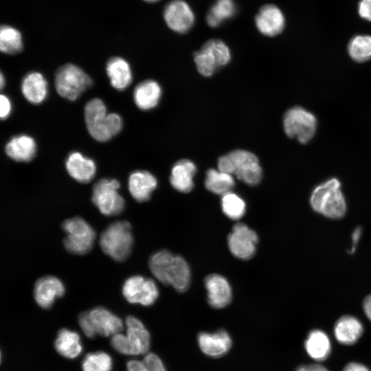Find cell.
I'll return each instance as SVG.
<instances>
[{
    "label": "cell",
    "mask_w": 371,
    "mask_h": 371,
    "mask_svg": "<svg viewBox=\"0 0 371 371\" xmlns=\"http://www.w3.org/2000/svg\"><path fill=\"white\" fill-rule=\"evenodd\" d=\"M361 227H357L354 232H352V249H350V253H353L355 249V247H356V245L358 243V241L360 238V236H361Z\"/></svg>",
    "instance_id": "f6af8a7d"
},
{
    "label": "cell",
    "mask_w": 371,
    "mask_h": 371,
    "mask_svg": "<svg viewBox=\"0 0 371 371\" xmlns=\"http://www.w3.org/2000/svg\"><path fill=\"white\" fill-rule=\"evenodd\" d=\"M133 242L131 224L125 221L110 224L102 233L100 239L103 252L119 262L129 256Z\"/></svg>",
    "instance_id": "5b68a950"
},
{
    "label": "cell",
    "mask_w": 371,
    "mask_h": 371,
    "mask_svg": "<svg viewBox=\"0 0 371 371\" xmlns=\"http://www.w3.org/2000/svg\"><path fill=\"white\" fill-rule=\"evenodd\" d=\"M111 85L119 91L126 89L132 82V72L128 63L121 57H113L106 67Z\"/></svg>",
    "instance_id": "484cf974"
},
{
    "label": "cell",
    "mask_w": 371,
    "mask_h": 371,
    "mask_svg": "<svg viewBox=\"0 0 371 371\" xmlns=\"http://www.w3.org/2000/svg\"><path fill=\"white\" fill-rule=\"evenodd\" d=\"M56 350L64 357L74 359L80 355L82 346L79 335L73 330L63 328L59 330L54 342Z\"/></svg>",
    "instance_id": "f1b7e54d"
},
{
    "label": "cell",
    "mask_w": 371,
    "mask_h": 371,
    "mask_svg": "<svg viewBox=\"0 0 371 371\" xmlns=\"http://www.w3.org/2000/svg\"><path fill=\"white\" fill-rule=\"evenodd\" d=\"M363 327L361 322L355 317L344 315L335 323L334 335L336 339L342 344H355L363 334Z\"/></svg>",
    "instance_id": "cb8c5ba5"
},
{
    "label": "cell",
    "mask_w": 371,
    "mask_h": 371,
    "mask_svg": "<svg viewBox=\"0 0 371 371\" xmlns=\"http://www.w3.org/2000/svg\"><path fill=\"white\" fill-rule=\"evenodd\" d=\"M343 371H370L369 369L364 365L357 363V362H350L348 363Z\"/></svg>",
    "instance_id": "7bdbcfd3"
},
{
    "label": "cell",
    "mask_w": 371,
    "mask_h": 371,
    "mask_svg": "<svg viewBox=\"0 0 371 371\" xmlns=\"http://www.w3.org/2000/svg\"><path fill=\"white\" fill-rule=\"evenodd\" d=\"M127 338L131 346L132 355H143L150 347V337L143 323L134 316L126 319Z\"/></svg>",
    "instance_id": "ffe728a7"
},
{
    "label": "cell",
    "mask_w": 371,
    "mask_h": 371,
    "mask_svg": "<svg viewBox=\"0 0 371 371\" xmlns=\"http://www.w3.org/2000/svg\"><path fill=\"white\" fill-rule=\"evenodd\" d=\"M65 166L69 175L82 183L91 181L96 172L94 161L85 157L79 152L70 153L66 160Z\"/></svg>",
    "instance_id": "44dd1931"
},
{
    "label": "cell",
    "mask_w": 371,
    "mask_h": 371,
    "mask_svg": "<svg viewBox=\"0 0 371 371\" xmlns=\"http://www.w3.org/2000/svg\"><path fill=\"white\" fill-rule=\"evenodd\" d=\"M55 87L58 93L69 100H76L93 85L92 79L79 67L67 63L55 74Z\"/></svg>",
    "instance_id": "8992f818"
},
{
    "label": "cell",
    "mask_w": 371,
    "mask_h": 371,
    "mask_svg": "<svg viewBox=\"0 0 371 371\" xmlns=\"http://www.w3.org/2000/svg\"><path fill=\"white\" fill-rule=\"evenodd\" d=\"M221 207L223 213L232 220L240 218L246 210L245 201L238 195L232 192L222 196Z\"/></svg>",
    "instance_id": "836d02e7"
},
{
    "label": "cell",
    "mask_w": 371,
    "mask_h": 371,
    "mask_svg": "<svg viewBox=\"0 0 371 371\" xmlns=\"http://www.w3.org/2000/svg\"><path fill=\"white\" fill-rule=\"evenodd\" d=\"M0 117L2 120L6 119L10 114L12 104L10 99L5 95L0 96Z\"/></svg>",
    "instance_id": "f35d334b"
},
{
    "label": "cell",
    "mask_w": 371,
    "mask_h": 371,
    "mask_svg": "<svg viewBox=\"0 0 371 371\" xmlns=\"http://www.w3.org/2000/svg\"><path fill=\"white\" fill-rule=\"evenodd\" d=\"M196 172V167L192 161L188 159L179 160L172 168L170 183L181 192H189L193 188V178Z\"/></svg>",
    "instance_id": "603a6c76"
},
{
    "label": "cell",
    "mask_w": 371,
    "mask_h": 371,
    "mask_svg": "<svg viewBox=\"0 0 371 371\" xmlns=\"http://www.w3.org/2000/svg\"><path fill=\"white\" fill-rule=\"evenodd\" d=\"M348 52L350 58L358 63L371 59V36H354L348 43Z\"/></svg>",
    "instance_id": "d6a6232c"
},
{
    "label": "cell",
    "mask_w": 371,
    "mask_h": 371,
    "mask_svg": "<svg viewBox=\"0 0 371 371\" xmlns=\"http://www.w3.org/2000/svg\"><path fill=\"white\" fill-rule=\"evenodd\" d=\"M5 153L10 158L16 161H30L36 153L35 140L27 135L14 136L7 143Z\"/></svg>",
    "instance_id": "7402d4cb"
},
{
    "label": "cell",
    "mask_w": 371,
    "mask_h": 371,
    "mask_svg": "<svg viewBox=\"0 0 371 371\" xmlns=\"http://www.w3.org/2000/svg\"><path fill=\"white\" fill-rule=\"evenodd\" d=\"M218 168L234 175L250 186L257 185L262 179V168L258 158L247 150H236L221 157L218 161Z\"/></svg>",
    "instance_id": "277c9868"
},
{
    "label": "cell",
    "mask_w": 371,
    "mask_h": 371,
    "mask_svg": "<svg viewBox=\"0 0 371 371\" xmlns=\"http://www.w3.org/2000/svg\"><path fill=\"white\" fill-rule=\"evenodd\" d=\"M85 119L89 134L99 142L109 141L122 128V117L115 113L108 114L104 102L99 98L91 99L87 103Z\"/></svg>",
    "instance_id": "7a4b0ae2"
},
{
    "label": "cell",
    "mask_w": 371,
    "mask_h": 371,
    "mask_svg": "<svg viewBox=\"0 0 371 371\" xmlns=\"http://www.w3.org/2000/svg\"><path fill=\"white\" fill-rule=\"evenodd\" d=\"M258 242L256 233L242 223L235 224L227 237L231 253L243 260H248L254 255Z\"/></svg>",
    "instance_id": "7c38bea8"
},
{
    "label": "cell",
    "mask_w": 371,
    "mask_h": 371,
    "mask_svg": "<svg viewBox=\"0 0 371 371\" xmlns=\"http://www.w3.org/2000/svg\"><path fill=\"white\" fill-rule=\"evenodd\" d=\"M296 371H329L324 366L319 364L302 365L297 367Z\"/></svg>",
    "instance_id": "b9f144b4"
},
{
    "label": "cell",
    "mask_w": 371,
    "mask_h": 371,
    "mask_svg": "<svg viewBox=\"0 0 371 371\" xmlns=\"http://www.w3.org/2000/svg\"><path fill=\"white\" fill-rule=\"evenodd\" d=\"M62 227L66 234L64 245L69 252L82 255L93 247L95 232L82 218L75 216L65 221Z\"/></svg>",
    "instance_id": "52a82bcc"
},
{
    "label": "cell",
    "mask_w": 371,
    "mask_h": 371,
    "mask_svg": "<svg viewBox=\"0 0 371 371\" xmlns=\"http://www.w3.org/2000/svg\"><path fill=\"white\" fill-rule=\"evenodd\" d=\"M111 344L118 352L123 355H132L131 346L126 335L121 333L113 335L111 339Z\"/></svg>",
    "instance_id": "d590c367"
},
{
    "label": "cell",
    "mask_w": 371,
    "mask_h": 371,
    "mask_svg": "<svg viewBox=\"0 0 371 371\" xmlns=\"http://www.w3.org/2000/svg\"><path fill=\"white\" fill-rule=\"evenodd\" d=\"M0 85L1 89H3L4 85H5V78L3 77V75L2 73H1V77H0Z\"/></svg>",
    "instance_id": "bcb514c9"
},
{
    "label": "cell",
    "mask_w": 371,
    "mask_h": 371,
    "mask_svg": "<svg viewBox=\"0 0 371 371\" xmlns=\"http://www.w3.org/2000/svg\"><path fill=\"white\" fill-rule=\"evenodd\" d=\"M236 12V5L234 0H217L210 8L206 21L208 25L216 27L232 18Z\"/></svg>",
    "instance_id": "4dcf8cb0"
},
{
    "label": "cell",
    "mask_w": 371,
    "mask_h": 371,
    "mask_svg": "<svg viewBox=\"0 0 371 371\" xmlns=\"http://www.w3.org/2000/svg\"><path fill=\"white\" fill-rule=\"evenodd\" d=\"M359 14L361 18L371 21V0H361L359 2Z\"/></svg>",
    "instance_id": "ab89813d"
},
{
    "label": "cell",
    "mask_w": 371,
    "mask_h": 371,
    "mask_svg": "<svg viewBox=\"0 0 371 371\" xmlns=\"http://www.w3.org/2000/svg\"><path fill=\"white\" fill-rule=\"evenodd\" d=\"M112 367L111 356L101 351L87 354L82 363L83 371H111Z\"/></svg>",
    "instance_id": "e575fe53"
},
{
    "label": "cell",
    "mask_w": 371,
    "mask_h": 371,
    "mask_svg": "<svg viewBox=\"0 0 371 371\" xmlns=\"http://www.w3.org/2000/svg\"><path fill=\"white\" fill-rule=\"evenodd\" d=\"M87 312L97 334L113 336L123 329L122 319L103 307H96Z\"/></svg>",
    "instance_id": "ac0fdd59"
},
{
    "label": "cell",
    "mask_w": 371,
    "mask_h": 371,
    "mask_svg": "<svg viewBox=\"0 0 371 371\" xmlns=\"http://www.w3.org/2000/svg\"><path fill=\"white\" fill-rule=\"evenodd\" d=\"M148 264L153 275L162 284L171 285L180 293L188 289L190 269L181 256L161 250L151 256Z\"/></svg>",
    "instance_id": "6da1fadb"
},
{
    "label": "cell",
    "mask_w": 371,
    "mask_h": 371,
    "mask_svg": "<svg viewBox=\"0 0 371 371\" xmlns=\"http://www.w3.org/2000/svg\"><path fill=\"white\" fill-rule=\"evenodd\" d=\"M127 371H149L143 361L131 360L126 364Z\"/></svg>",
    "instance_id": "60d3db41"
},
{
    "label": "cell",
    "mask_w": 371,
    "mask_h": 371,
    "mask_svg": "<svg viewBox=\"0 0 371 371\" xmlns=\"http://www.w3.org/2000/svg\"><path fill=\"white\" fill-rule=\"evenodd\" d=\"M23 49L22 36L15 28L3 25L0 30V49L3 53L14 54Z\"/></svg>",
    "instance_id": "1f68e13d"
},
{
    "label": "cell",
    "mask_w": 371,
    "mask_h": 371,
    "mask_svg": "<svg viewBox=\"0 0 371 371\" xmlns=\"http://www.w3.org/2000/svg\"><path fill=\"white\" fill-rule=\"evenodd\" d=\"M307 354L316 361L325 360L331 350L330 341L326 333L321 330H311L304 342Z\"/></svg>",
    "instance_id": "83f0119b"
},
{
    "label": "cell",
    "mask_w": 371,
    "mask_h": 371,
    "mask_svg": "<svg viewBox=\"0 0 371 371\" xmlns=\"http://www.w3.org/2000/svg\"><path fill=\"white\" fill-rule=\"evenodd\" d=\"M198 344L201 351L211 357H220L230 350L232 340L225 330L214 333L201 332L198 335Z\"/></svg>",
    "instance_id": "9a60e30c"
},
{
    "label": "cell",
    "mask_w": 371,
    "mask_h": 371,
    "mask_svg": "<svg viewBox=\"0 0 371 371\" xmlns=\"http://www.w3.org/2000/svg\"><path fill=\"white\" fill-rule=\"evenodd\" d=\"M235 182L232 175L215 169H210L206 172L205 186L212 193L223 195L231 192Z\"/></svg>",
    "instance_id": "f546056e"
},
{
    "label": "cell",
    "mask_w": 371,
    "mask_h": 371,
    "mask_svg": "<svg viewBox=\"0 0 371 371\" xmlns=\"http://www.w3.org/2000/svg\"><path fill=\"white\" fill-rule=\"evenodd\" d=\"M78 322L82 330L87 337L93 338L95 337L97 333L89 318L87 311L82 313L79 315Z\"/></svg>",
    "instance_id": "74e56055"
},
{
    "label": "cell",
    "mask_w": 371,
    "mask_h": 371,
    "mask_svg": "<svg viewBox=\"0 0 371 371\" xmlns=\"http://www.w3.org/2000/svg\"><path fill=\"white\" fill-rule=\"evenodd\" d=\"M255 22L258 30L262 34L274 36L283 30L285 19L277 6L267 4L260 9L256 16Z\"/></svg>",
    "instance_id": "e0dca14e"
},
{
    "label": "cell",
    "mask_w": 371,
    "mask_h": 371,
    "mask_svg": "<svg viewBox=\"0 0 371 371\" xmlns=\"http://www.w3.org/2000/svg\"><path fill=\"white\" fill-rule=\"evenodd\" d=\"M363 308L366 315L371 321V294L364 299Z\"/></svg>",
    "instance_id": "ee69618b"
},
{
    "label": "cell",
    "mask_w": 371,
    "mask_h": 371,
    "mask_svg": "<svg viewBox=\"0 0 371 371\" xmlns=\"http://www.w3.org/2000/svg\"><path fill=\"white\" fill-rule=\"evenodd\" d=\"M119 181L114 179H102L93 187L92 201L106 216L117 215L124 209L125 201L119 194Z\"/></svg>",
    "instance_id": "ba28073f"
},
{
    "label": "cell",
    "mask_w": 371,
    "mask_h": 371,
    "mask_svg": "<svg viewBox=\"0 0 371 371\" xmlns=\"http://www.w3.org/2000/svg\"><path fill=\"white\" fill-rule=\"evenodd\" d=\"M122 294L131 304L150 306L157 300L159 290L156 283L152 279L142 276H134L124 282Z\"/></svg>",
    "instance_id": "8fae6325"
},
{
    "label": "cell",
    "mask_w": 371,
    "mask_h": 371,
    "mask_svg": "<svg viewBox=\"0 0 371 371\" xmlns=\"http://www.w3.org/2000/svg\"><path fill=\"white\" fill-rule=\"evenodd\" d=\"M310 204L315 212L327 218L344 217L347 207L340 181L337 178H331L316 186L311 192Z\"/></svg>",
    "instance_id": "3957f363"
},
{
    "label": "cell",
    "mask_w": 371,
    "mask_h": 371,
    "mask_svg": "<svg viewBox=\"0 0 371 371\" xmlns=\"http://www.w3.org/2000/svg\"><path fill=\"white\" fill-rule=\"evenodd\" d=\"M143 363L149 371H166L161 359L155 353H148L144 358Z\"/></svg>",
    "instance_id": "8d00e7d4"
},
{
    "label": "cell",
    "mask_w": 371,
    "mask_h": 371,
    "mask_svg": "<svg viewBox=\"0 0 371 371\" xmlns=\"http://www.w3.org/2000/svg\"><path fill=\"white\" fill-rule=\"evenodd\" d=\"M207 291L209 304L214 308L227 306L232 301V293L229 283L218 274H210L204 280Z\"/></svg>",
    "instance_id": "2e32d148"
},
{
    "label": "cell",
    "mask_w": 371,
    "mask_h": 371,
    "mask_svg": "<svg viewBox=\"0 0 371 371\" xmlns=\"http://www.w3.org/2000/svg\"><path fill=\"white\" fill-rule=\"evenodd\" d=\"M161 95L159 85L155 80H146L135 87L133 99L137 107L142 110H149L157 105Z\"/></svg>",
    "instance_id": "4316f807"
},
{
    "label": "cell",
    "mask_w": 371,
    "mask_h": 371,
    "mask_svg": "<svg viewBox=\"0 0 371 371\" xmlns=\"http://www.w3.org/2000/svg\"><path fill=\"white\" fill-rule=\"evenodd\" d=\"M157 185L156 178L148 171L137 170L132 172L128 177V190L133 199L138 202L148 201Z\"/></svg>",
    "instance_id": "d6986e66"
},
{
    "label": "cell",
    "mask_w": 371,
    "mask_h": 371,
    "mask_svg": "<svg viewBox=\"0 0 371 371\" xmlns=\"http://www.w3.org/2000/svg\"><path fill=\"white\" fill-rule=\"evenodd\" d=\"M65 293V286L58 278L52 276L38 279L34 285V296L38 306L50 308L55 300Z\"/></svg>",
    "instance_id": "5bb4252c"
},
{
    "label": "cell",
    "mask_w": 371,
    "mask_h": 371,
    "mask_svg": "<svg viewBox=\"0 0 371 371\" xmlns=\"http://www.w3.org/2000/svg\"><path fill=\"white\" fill-rule=\"evenodd\" d=\"M146 2H149V3H154V2H156L159 0H144Z\"/></svg>",
    "instance_id": "7dc6e473"
},
{
    "label": "cell",
    "mask_w": 371,
    "mask_h": 371,
    "mask_svg": "<svg viewBox=\"0 0 371 371\" xmlns=\"http://www.w3.org/2000/svg\"><path fill=\"white\" fill-rule=\"evenodd\" d=\"M283 126L287 136L296 139L301 144H306L315 133L317 119L305 109L295 106L286 112Z\"/></svg>",
    "instance_id": "30bf717a"
},
{
    "label": "cell",
    "mask_w": 371,
    "mask_h": 371,
    "mask_svg": "<svg viewBox=\"0 0 371 371\" xmlns=\"http://www.w3.org/2000/svg\"><path fill=\"white\" fill-rule=\"evenodd\" d=\"M164 16L168 26L178 33L188 32L194 21L191 8L183 0L169 2L165 7Z\"/></svg>",
    "instance_id": "4fadbf2b"
},
{
    "label": "cell",
    "mask_w": 371,
    "mask_h": 371,
    "mask_svg": "<svg viewBox=\"0 0 371 371\" xmlns=\"http://www.w3.org/2000/svg\"><path fill=\"white\" fill-rule=\"evenodd\" d=\"M21 91L27 101L34 104H40L47 95V82L41 73L30 72L23 79Z\"/></svg>",
    "instance_id": "d4e9b609"
},
{
    "label": "cell",
    "mask_w": 371,
    "mask_h": 371,
    "mask_svg": "<svg viewBox=\"0 0 371 371\" xmlns=\"http://www.w3.org/2000/svg\"><path fill=\"white\" fill-rule=\"evenodd\" d=\"M231 58L230 51L226 44L218 39L207 41L194 54V62L199 72L210 76L220 67L227 65Z\"/></svg>",
    "instance_id": "9c48e42d"
}]
</instances>
